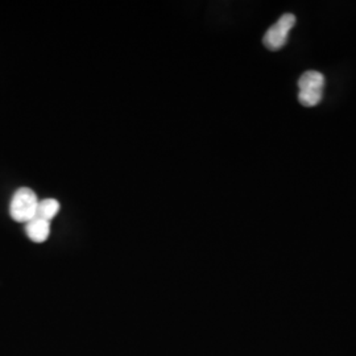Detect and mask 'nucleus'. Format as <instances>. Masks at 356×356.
Segmentation results:
<instances>
[{"label":"nucleus","instance_id":"obj_3","mask_svg":"<svg viewBox=\"0 0 356 356\" xmlns=\"http://www.w3.org/2000/svg\"><path fill=\"white\" fill-rule=\"evenodd\" d=\"M296 24V16L292 13L282 15L276 24L270 26L266 32L263 42L269 51H279L285 47L289 32Z\"/></svg>","mask_w":356,"mask_h":356},{"label":"nucleus","instance_id":"obj_4","mask_svg":"<svg viewBox=\"0 0 356 356\" xmlns=\"http://www.w3.org/2000/svg\"><path fill=\"white\" fill-rule=\"evenodd\" d=\"M26 232L28 238L35 243H44L51 235V222L33 218L26 223Z\"/></svg>","mask_w":356,"mask_h":356},{"label":"nucleus","instance_id":"obj_1","mask_svg":"<svg viewBox=\"0 0 356 356\" xmlns=\"http://www.w3.org/2000/svg\"><path fill=\"white\" fill-rule=\"evenodd\" d=\"M38 206L36 193L29 188H20L13 194L10 204V214L15 222L28 223L36 216Z\"/></svg>","mask_w":356,"mask_h":356},{"label":"nucleus","instance_id":"obj_2","mask_svg":"<svg viewBox=\"0 0 356 356\" xmlns=\"http://www.w3.org/2000/svg\"><path fill=\"white\" fill-rule=\"evenodd\" d=\"M325 76L316 70H309L298 79V101L305 107L317 106L323 97Z\"/></svg>","mask_w":356,"mask_h":356},{"label":"nucleus","instance_id":"obj_5","mask_svg":"<svg viewBox=\"0 0 356 356\" xmlns=\"http://www.w3.org/2000/svg\"><path fill=\"white\" fill-rule=\"evenodd\" d=\"M58 211H60V202L54 198L42 200L38 202V211L35 218L51 222V219L58 214Z\"/></svg>","mask_w":356,"mask_h":356}]
</instances>
